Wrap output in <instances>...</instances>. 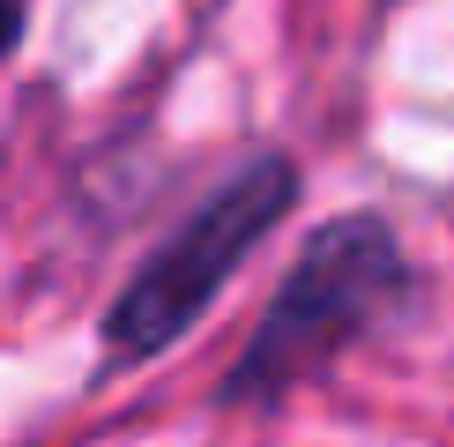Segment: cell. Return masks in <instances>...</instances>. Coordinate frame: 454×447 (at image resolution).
<instances>
[{
    "label": "cell",
    "mask_w": 454,
    "mask_h": 447,
    "mask_svg": "<svg viewBox=\"0 0 454 447\" xmlns=\"http://www.w3.org/2000/svg\"><path fill=\"white\" fill-rule=\"evenodd\" d=\"M410 298V254L395 224L372 209L335 216L298 247L291 276L276 284V306L254 321L246 350L223 372V410H276L291 403L313 372H328L343 350H357L380 321H395Z\"/></svg>",
    "instance_id": "cell-1"
},
{
    "label": "cell",
    "mask_w": 454,
    "mask_h": 447,
    "mask_svg": "<svg viewBox=\"0 0 454 447\" xmlns=\"http://www.w3.org/2000/svg\"><path fill=\"white\" fill-rule=\"evenodd\" d=\"M298 201V164L291 157H246L231 179L201 201L194 216L164 239L157 254L127 276V291L105 313V358L112 365H142L164 358L172 343L201 328V313L216 306V291L254 261V247L291 216Z\"/></svg>",
    "instance_id": "cell-2"
},
{
    "label": "cell",
    "mask_w": 454,
    "mask_h": 447,
    "mask_svg": "<svg viewBox=\"0 0 454 447\" xmlns=\"http://www.w3.org/2000/svg\"><path fill=\"white\" fill-rule=\"evenodd\" d=\"M15 37H23V0H0V60L15 52Z\"/></svg>",
    "instance_id": "cell-3"
}]
</instances>
